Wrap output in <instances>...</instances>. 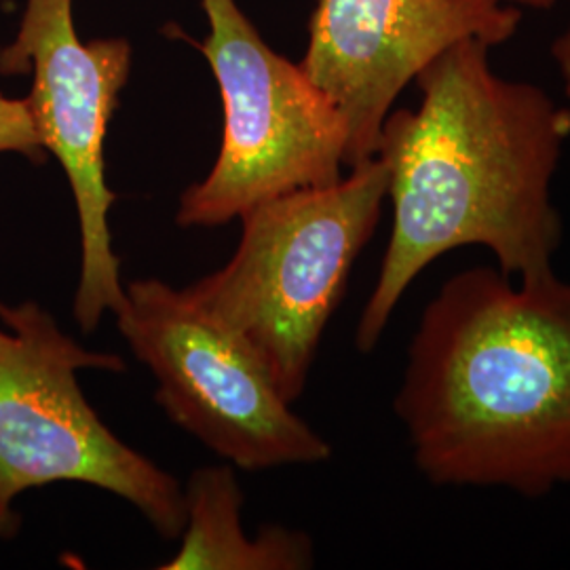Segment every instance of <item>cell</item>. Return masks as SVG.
Returning <instances> with one entry per match:
<instances>
[{
    "mask_svg": "<svg viewBox=\"0 0 570 570\" xmlns=\"http://www.w3.org/2000/svg\"><path fill=\"white\" fill-rule=\"evenodd\" d=\"M487 42H456L416 77V110H391L376 155L387 164L393 226L355 345L370 353L410 284L444 254L480 245L518 279L553 271L562 218L551 190L570 108L501 77Z\"/></svg>",
    "mask_w": 570,
    "mask_h": 570,
    "instance_id": "1",
    "label": "cell"
},
{
    "mask_svg": "<svg viewBox=\"0 0 570 570\" xmlns=\"http://www.w3.org/2000/svg\"><path fill=\"white\" fill-rule=\"evenodd\" d=\"M395 414L431 484L570 487V279L452 275L412 336Z\"/></svg>",
    "mask_w": 570,
    "mask_h": 570,
    "instance_id": "2",
    "label": "cell"
},
{
    "mask_svg": "<svg viewBox=\"0 0 570 570\" xmlns=\"http://www.w3.org/2000/svg\"><path fill=\"white\" fill-rule=\"evenodd\" d=\"M389 193L374 155L338 183L298 188L247 209L233 258L188 289L263 360L294 404L327 322L345 296Z\"/></svg>",
    "mask_w": 570,
    "mask_h": 570,
    "instance_id": "3",
    "label": "cell"
},
{
    "mask_svg": "<svg viewBox=\"0 0 570 570\" xmlns=\"http://www.w3.org/2000/svg\"><path fill=\"white\" fill-rule=\"evenodd\" d=\"M79 370L127 366L121 355L85 348L35 301L0 303V539L20 532V494L58 482L117 494L164 539H180L183 484L112 433L87 402Z\"/></svg>",
    "mask_w": 570,
    "mask_h": 570,
    "instance_id": "4",
    "label": "cell"
},
{
    "mask_svg": "<svg viewBox=\"0 0 570 570\" xmlns=\"http://www.w3.org/2000/svg\"><path fill=\"white\" fill-rule=\"evenodd\" d=\"M115 317L125 343L157 381V404L220 459L261 471L332 456L254 348L188 287L136 279L125 285Z\"/></svg>",
    "mask_w": 570,
    "mask_h": 570,
    "instance_id": "5",
    "label": "cell"
},
{
    "mask_svg": "<svg viewBox=\"0 0 570 570\" xmlns=\"http://www.w3.org/2000/svg\"><path fill=\"white\" fill-rule=\"evenodd\" d=\"M209 60L225 106L223 146L209 174L180 197L176 223L223 226L298 188L343 178L346 134L301 63L277 56L235 0H202Z\"/></svg>",
    "mask_w": 570,
    "mask_h": 570,
    "instance_id": "6",
    "label": "cell"
},
{
    "mask_svg": "<svg viewBox=\"0 0 570 570\" xmlns=\"http://www.w3.org/2000/svg\"><path fill=\"white\" fill-rule=\"evenodd\" d=\"M131 68L125 39L82 42L72 0H26L18 37L0 51V72L32 70L26 98L47 155L60 161L72 188L81 233V273L72 315L85 334L117 313L125 298L121 261L112 247L104 140Z\"/></svg>",
    "mask_w": 570,
    "mask_h": 570,
    "instance_id": "7",
    "label": "cell"
},
{
    "mask_svg": "<svg viewBox=\"0 0 570 570\" xmlns=\"http://www.w3.org/2000/svg\"><path fill=\"white\" fill-rule=\"evenodd\" d=\"M522 11L508 0H317L301 68L345 125V165L376 155L400 94L456 42L499 47Z\"/></svg>",
    "mask_w": 570,
    "mask_h": 570,
    "instance_id": "8",
    "label": "cell"
},
{
    "mask_svg": "<svg viewBox=\"0 0 570 570\" xmlns=\"http://www.w3.org/2000/svg\"><path fill=\"white\" fill-rule=\"evenodd\" d=\"M184 503L183 548L164 570H303L315 564L313 543L301 530L266 527L247 539L244 494L233 468L197 469L184 489Z\"/></svg>",
    "mask_w": 570,
    "mask_h": 570,
    "instance_id": "9",
    "label": "cell"
},
{
    "mask_svg": "<svg viewBox=\"0 0 570 570\" xmlns=\"http://www.w3.org/2000/svg\"><path fill=\"white\" fill-rule=\"evenodd\" d=\"M4 153L21 155L32 164H42L47 157L28 102L0 94V155Z\"/></svg>",
    "mask_w": 570,
    "mask_h": 570,
    "instance_id": "10",
    "label": "cell"
},
{
    "mask_svg": "<svg viewBox=\"0 0 570 570\" xmlns=\"http://www.w3.org/2000/svg\"><path fill=\"white\" fill-rule=\"evenodd\" d=\"M551 60L556 61L560 79L564 82V94L570 98V28L556 37L550 47Z\"/></svg>",
    "mask_w": 570,
    "mask_h": 570,
    "instance_id": "11",
    "label": "cell"
},
{
    "mask_svg": "<svg viewBox=\"0 0 570 570\" xmlns=\"http://www.w3.org/2000/svg\"><path fill=\"white\" fill-rule=\"evenodd\" d=\"M510 4L513 7H518V9H541V11H548V9H553V7H558L560 2H570V0H508Z\"/></svg>",
    "mask_w": 570,
    "mask_h": 570,
    "instance_id": "12",
    "label": "cell"
}]
</instances>
